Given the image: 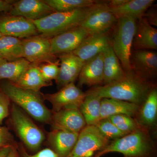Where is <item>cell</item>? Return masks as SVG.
Returning <instances> with one entry per match:
<instances>
[{"mask_svg":"<svg viewBox=\"0 0 157 157\" xmlns=\"http://www.w3.org/2000/svg\"><path fill=\"white\" fill-rule=\"evenodd\" d=\"M153 86L134 71L126 72L123 77L112 83L92 88L89 90L101 99L108 98L141 105Z\"/></svg>","mask_w":157,"mask_h":157,"instance_id":"obj_1","label":"cell"},{"mask_svg":"<svg viewBox=\"0 0 157 157\" xmlns=\"http://www.w3.org/2000/svg\"><path fill=\"white\" fill-rule=\"evenodd\" d=\"M110 152L120 153L124 157H157L155 145L149 132L140 126L130 134L113 140L96 155L101 157Z\"/></svg>","mask_w":157,"mask_h":157,"instance_id":"obj_2","label":"cell"},{"mask_svg":"<svg viewBox=\"0 0 157 157\" xmlns=\"http://www.w3.org/2000/svg\"><path fill=\"white\" fill-rule=\"evenodd\" d=\"M0 90L13 104L34 119L42 123H50L52 112L45 106L40 92L23 89L9 81L2 83Z\"/></svg>","mask_w":157,"mask_h":157,"instance_id":"obj_3","label":"cell"},{"mask_svg":"<svg viewBox=\"0 0 157 157\" xmlns=\"http://www.w3.org/2000/svg\"><path fill=\"white\" fill-rule=\"evenodd\" d=\"M97 5L72 11L53 12L33 21L41 36L50 39L81 25Z\"/></svg>","mask_w":157,"mask_h":157,"instance_id":"obj_4","label":"cell"},{"mask_svg":"<svg viewBox=\"0 0 157 157\" xmlns=\"http://www.w3.org/2000/svg\"><path fill=\"white\" fill-rule=\"evenodd\" d=\"M9 114V122L22 144L32 151L39 150L45 139L42 130L15 104H12Z\"/></svg>","mask_w":157,"mask_h":157,"instance_id":"obj_5","label":"cell"},{"mask_svg":"<svg viewBox=\"0 0 157 157\" xmlns=\"http://www.w3.org/2000/svg\"><path fill=\"white\" fill-rule=\"evenodd\" d=\"M136 19L132 17L117 19L111 41V47L125 72L131 71L130 59L136 28Z\"/></svg>","mask_w":157,"mask_h":157,"instance_id":"obj_6","label":"cell"},{"mask_svg":"<svg viewBox=\"0 0 157 157\" xmlns=\"http://www.w3.org/2000/svg\"><path fill=\"white\" fill-rule=\"evenodd\" d=\"M109 143L96 126L86 125L78 133L76 144L67 157H93Z\"/></svg>","mask_w":157,"mask_h":157,"instance_id":"obj_7","label":"cell"},{"mask_svg":"<svg viewBox=\"0 0 157 157\" xmlns=\"http://www.w3.org/2000/svg\"><path fill=\"white\" fill-rule=\"evenodd\" d=\"M86 95V93L72 82L56 93L42 94V97L51 104L52 112H56L63 109H79Z\"/></svg>","mask_w":157,"mask_h":157,"instance_id":"obj_8","label":"cell"},{"mask_svg":"<svg viewBox=\"0 0 157 157\" xmlns=\"http://www.w3.org/2000/svg\"><path fill=\"white\" fill-rule=\"evenodd\" d=\"M23 58L31 63L55 62L57 56L51 52L50 39L40 35L22 39Z\"/></svg>","mask_w":157,"mask_h":157,"instance_id":"obj_9","label":"cell"},{"mask_svg":"<svg viewBox=\"0 0 157 157\" xmlns=\"http://www.w3.org/2000/svg\"><path fill=\"white\" fill-rule=\"evenodd\" d=\"M117 18L107 9L106 1L96 6L80 26L89 35L107 33L115 26Z\"/></svg>","mask_w":157,"mask_h":157,"instance_id":"obj_10","label":"cell"},{"mask_svg":"<svg viewBox=\"0 0 157 157\" xmlns=\"http://www.w3.org/2000/svg\"><path fill=\"white\" fill-rule=\"evenodd\" d=\"M89 35L81 26L77 27L50 38L51 52L57 56L73 52Z\"/></svg>","mask_w":157,"mask_h":157,"instance_id":"obj_11","label":"cell"},{"mask_svg":"<svg viewBox=\"0 0 157 157\" xmlns=\"http://www.w3.org/2000/svg\"><path fill=\"white\" fill-rule=\"evenodd\" d=\"M0 32L3 36L27 39L39 35L33 22L21 16L0 18Z\"/></svg>","mask_w":157,"mask_h":157,"instance_id":"obj_12","label":"cell"},{"mask_svg":"<svg viewBox=\"0 0 157 157\" xmlns=\"http://www.w3.org/2000/svg\"><path fill=\"white\" fill-rule=\"evenodd\" d=\"M132 71L149 81L157 73V53L153 51L132 49L130 59Z\"/></svg>","mask_w":157,"mask_h":157,"instance_id":"obj_13","label":"cell"},{"mask_svg":"<svg viewBox=\"0 0 157 157\" xmlns=\"http://www.w3.org/2000/svg\"><path fill=\"white\" fill-rule=\"evenodd\" d=\"M49 124L53 130L78 133L86 125L83 116L77 109L52 112Z\"/></svg>","mask_w":157,"mask_h":157,"instance_id":"obj_14","label":"cell"},{"mask_svg":"<svg viewBox=\"0 0 157 157\" xmlns=\"http://www.w3.org/2000/svg\"><path fill=\"white\" fill-rule=\"evenodd\" d=\"M55 12L44 0H20L15 1L9 14L33 21Z\"/></svg>","mask_w":157,"mask_h":157,"instance_id":"obj_15","label":"cell"},{"mask_svg":"<svg viewBox=\"0 0 157 157\" xmlns=\"http://www.w3.org/2000/svg\"><path fill=\"white\" fill-rule=\"evenodd\" d=\"M60 62L59 70L56 79L59 89L67 85L74 82L78 78L84 62L73 52L58 56Z\"/></svg>","mask_w":157,"mask_h":157,"instance_id":"obj_16","label":"cell"},{"mask_svg":"<svg viewBox=\"0 0 157 157\" xmlns=\"http://www.w3.org/2000/svg\"><path fill=\"white\" fill-rule=\"evenodd\" d=\"M110 45L107 33L89 35L73 52L85 62L104 52Z\"/></svg>","mask_w":157,"mask_h":157,"instance_id":"obj_17","label":"cell"},{"mask_svg":"<svg viewBox=\"0 0 157 157\" xmlns=\"http://www.w3.org/2000/svg\"><path fill=\"white\" fill-rule=\"evenodd\" d=\"M104 59L103 52L84 62L78 76L79 86L104 84Z\"/></svg>","mask_w":157,"mask_h":157,"instance_id":"obj_18","label":"cell"},{"mask_svg":"<svg viewBox=\"0 0 157 157\" xmlns=\"http://www.w3.org/2000/svg\"><path fill=\"white\" fill-rule=\"evenodd\" d=\"M132 48L134 50H157V29L143 17L136 20Z\"/></svg>","mask_w":157,"mask_h":157,"instance_id":"obj_19","label":"cell"},{"mask_svg":"<svg viewBox=\"0 0 157 157\" xmlns=\"http://www.w3.org/2000/svg\"><path fill=\"white\" fill-rule=\"evenodd\" d=\"M78 133L52 130L47 137L50 148L59 157H67L76 144Z\"/></svg>","mask_w":157,"mask_h":157,"instance_id":"obj_20","label":"cell"},{"mask_svg":"<svg viewBox=\"0 0 157 157\" xmlns=\"http://www.w3.org/2000/svg\"><path fill=\"white\" fill-rule=\"evenodd\" d=\"M157 117V90L154 87L140 105L135 118L139 126L149 131L156 124Z\"/></svg>","mask_w":157,"mask_h":157,"instance_id":"obj_21","label":"cell"},{"mask_svg":"<svg viewBox=\"0 0 157 157\" xmlns=\"http://www.w3.org/2000/svg\"><path fill=\"white\" fill-rule=\"evenodd\" d=\"M140 106L127 101L103 98L101 101V120L118 114H125L135 118Z\"/></svg>","mask_w":157,"mask_h":157,"instance_id":"obj_22","label":"cell"},{"mask_svg":"<svg viewBox=\"0 0 157 157\" xmlns=\"http://www.w3.org/2000/svg\"><path fill=\"white\" fill-rule=\"evenodd\" d=\"M155 2L154 0H128L121 6L107 7L117 19L123 17H132L137 20L143 17L147 10Z\"/></svg>","mask_w":157,"mask_h":157,"instance_id":"obj_23","label":"cell"},{"mask_svg":"<svg viewBox=\"0 0 157 157\" xmlns=\"http://www.w3.org/2000/svg\"><path fill=\"white\" fill-rule=\"evenodd\" d=\"M39 64L31 63L14 84L23 89L39 92L42 87L51 86L52 82L45 81L40 73ZM13 83V82H12Z\"/></svg>","mask_w":157,"mask_h":157,"instance_id":"obj_24","label":"cell"},{"mask_svg":"<svg viewBox=\"0 0 157 157\" xmlns=\"http://www.w3.org/2000/svg\"><path fill=\"white\" fill-rule=\"evenodd\" d=\"M104 85L110 84L123 77L126 72L122 67L111 45L104 52Z\"/></svg>","mask_w":157,"mask_h":157,"instance_id":"obj_25","label":"cell"},{"mask_svg":"<svg viewBox=\"0 0 157 157\" xmlns=\"http://www.w3.org/2000/svg\"><path fill=\"white\" fill-rule=\"evenodd\" d=\"M86 94L79 109L84 117L86 125L96 126L101 120L102 99L89 90L86 93Z\"/></svg>","mask_w":157,"mask_h":157,"instance_id":"obj_26","label":"cell"},{"mask_svg":"<svg viewBox=\"0 0 157 157\" xmlns=\"http://www.w3.org/2000/svg\"><path fill=\"white\" fill-rule=\"evenodd\" d=\"M31 63L22 58L9 61L5 59L0 61V80L8 79L14 83L29 67Z\"/></svg>","mask_w":157,"mask_h":157,"instance_id":"obj_27","label":"cell"},{"mask_svg":"<svg viewBox=\"0 0 157 157\" xmlns=\"http://www.w3.org/2000/svg\"><path fill=\"white\" fill-rule=\"evenodd\" d=\"M0 55L9 61L22 58V39L10 36H4L1 37Z\"/></svg>","mask_w":157,"mask_h":157,"instance_id":"obj_28","label":"cell"},{"mask_svg":"<svg viewBox=\"0 0 157 157\" xmlns=\"http://www.w3.org/2000/svg\"><path fill=\"white\" fill-rule=\"evenodd\" d=\"M55 12L72 11L89 8L98 5L102 1L96 0H44Z\"/></svg>","mask_w":157,"mask_h":157,"instance_id":"obj_29","label":"cell"},{"mask_svg":"<svg viewBox=\"0 0 157 157\" xmlns=\"http://www.w3.org/2000/svg\"><path fill=\"white\" fill-rule=\"evenodd\" d=\"M107 119L126 135L134 132L140 127L135 118L125 114L111 116Z\"/></svg>","mask_w":157,"mask_h":157,"instance_id":"obj_30","label":"cell"},{"mask_svg":"<svg viewBox=\"0 0 157 157\" xmlns=\"http://www.w3.org/2000/svg\"><path fill=\"white\" fill-rule=\"evenodd\" d=\"M96 126L101 134L109 140H116L127 135L118 128L107 118L101 119Z\"/></svg>","mask_w":157,"mask_h":157,"instance_id":"obj_31","label":"cell"},{"mask_svg":"<svg viewBox=\"0 0 157 157\" xmlns=\"http://www.w3.org/2000/svg\"><path fill=\"white\" fill-rule=\"evenodd\" d=\"M59 65V59L55 62L39 65V71L42 78L45 81L52 82V80L53 79L56 80L58 76Z\"/></svg>","mask_w":157,"mask_h":157,"instance_id":"obj_32","label":"cell"},{"mask_svg":"<svg viewBox=\"0 0 157 157\" xmlns=\"http://www.w3.org/2000/svg\"><path fill=\"white\" fill-rule=\"evenodd\" d=\"M16 148L20 157H59L58 155L50 148L43 149L34 155L29 154L21 142L17 143Z\"/></svg>","mask_w":157,"mask_h":157,"instance_id":"obj_33","label":"cell"},{"mask_svg":"<svg viewBox=\"0 0 157 157\" xmlns=\"http://www.w3.org/2000/svg\"><path fill=\"white\" fill-rule=\"evenodd\" d=\"M17 143L8 128L0 126V147H16Z\"/></svg>","mask_w":157,"mask_h":157,"instance_id":"obj_34","label":"cell"},{"mask_svg":"<svg viewBox=\"0 0 157 157\" xmlns=\"http://www.w3.org/2000/svg\"><path fill=\"white\" fill-rule=\"evenodd\" d=\"M10 102L9 98L0 90V126L3 120L7 117L10 113Z\"/></svg>","mask_w":157,"mask_h":157,"instance_id":"obj_35","label":"cell"},{"mask_svg":"<svg viewBox=\"0 0 157 157\" xmlns=\"http://www.w3.org/2000/svg\"><path fill=\"white\" fill-rule=\"evenodd\" d=\"M143 18L146 20L147 22L151 26H157V10L155 8L151 7L144 13L143 16Z\"/></svg>","mask_w":157,"mask_h":157,"instance_id":"obj_36","label":"cell"},{"mask_svg":"<svg viewBox=\"0 0 157 157\" xmlns=\"http://www.w3.org/2000/svg\"><path fill=\"white\" fill-rule=\"evenodd\" d=\"M15 1L13 0H0V12L10 11Z\"/></svg>","mask_w":157,"mask_h":157,"instance_id":"obj_37","label":"cell"},{"mask_svg":"<svg viewBox=\"0 0 157 157\" xmlns=\"http://www.w3.org/2000/svg\"><path fill=\"white\" fill-rule=\"evenodd\" d=\"M6 157H20L16 147H11Z\"/></svg>","mask_w":157,"mask_h":157,"instance_id":"obj_38","label":"cell"},{"mask_svg":"<svg viewBox=\"0 0 157 157\" xmlns=\"http://www.w3.org/2000/svg\"><path fill=\"white\" fill-rule=\"evenodd\" d=\"M11 147H5L0 148V157H6Z\"/></svg>","mask_w":157,"mask_h":157,"instance_id":"obj_39","label":"cell"},{"mask_svg":"<svg viewBox=\"0 0 157 157\" xmlns=\"http://www.w3.org/2000/svg\"><path fill=\"white\" fill-rule=\"evenodd\" d=\"M3 36L2 34L1 33V32H0V38H1V37H2V36Z\"/></svg>","mask_w":157,"mask_h":157,"instance_id":"obj_40","label":"cell"},{"mask_svg":"<svg viewBox=\"0 0 157 157\" xmlns=\"http://www.w3.org/2000/svg\"><path fill=\"white\" fill-rule=\"evenodd\" d=\"M3 59H4L2 57V56H1V55H0V61L1 60Z\"/></svg>","mask_w":157,"mask_h":157,"instance_id":"obj_41","label":"cell"},{"mask_svg":"<svg viewBox=\"0 0 157 157\" xmlns=\"http://www.w3.org/2000/svg\"><path fill=\"white\" fill-rule=\"evenodd\" d=\"M93 157H100L98 156V155H95Z\"/></svg>","mask_w":157,"mask_h":157,"instance_id":"obj_42","label":"cell"},{"mask_svg":"<svg viewBox=\"0 0 157 157\" xmlns=\"http://www.w3.org/2000/svg\"><path fill=\"white\" fill-rule=\"evenodd\" d=\"M2 148V147H0V148Z\"/></svg>","mask_w":157,"mask_h":157,"instance_id":"obj_43","label":"cell"}]
</instances>
